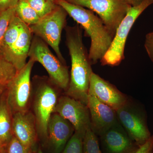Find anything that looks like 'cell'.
Segmentation results:
<instances>
[{"mask_svg": "<svg viewBox=\"0 0 153 153\" xmlns=\"http://www.w3.org/2000/svg\"><path fill=\"white\" fill-rule=\"evenodd\" d=\"M140 15L134 7H131L118 27L112 43L100 62L102 66H118L125 58L127 38L134 23Z\"/></svg>", "mask_w": 153, "mask_h": 153, "instance_id": "obj_10", "label": "cell"}, {"mask_svg": "<svg viewBox=\"0 0 153 153\" xmlns=\"http://www.w3.org/2000/svg\"><path fill=\"white\" fill-rule=\"evenodd\" d=\"M13 117L5 91L0 97V142L6 149L13 137Z\"/></svg>", "mask_w": 153, "mask_h": 153, "instance_id": "obj_17", "label": "cell"}, {"mask_svg": "<svg viewBox=\"0 0 153 153\" xmlns=\"http://www.w3.org/2000/svg\"><path fill=\"white\" fill-rule=\"evenodd\" d=\"M7 88V85L0 84V97L4 94Z\"/></svg>", "mask_w": 153, "mask_h": 153, "instance_id": "obj_30", "label": "cell"}, {"mask_svg": "<svg viewBox=\"0 0 153 153\" xmlns=\"http://www.w3.org/2000/svg\"><path fill=\"white\" fill-rule=\"evenodd\" d=\"M35 63L30 58L7 85L6 98L13 114L30 110L33 94L31 72Z\"/></svg>", "mask_w": 153, "mask_h": 153, "instance_id": "obj_5", "label": "cell"}, {"mask_svg": "<svg viewBox=\"0 0 153 153\" xmlns=\"http://www.w3.org/2000/svg\"><path fill=\"white\" fill-rule=\"evenodd\" d=\"M98 136L90 128L83 138L82 153H102Z\"/></svg>", "mask_w": 153, "mask_h": 153, "instance_id": "obj_22", "label": "cell"}, {"mask_svg": "<svg viewBox=\"0 0 153 153\" xmlns=\"http://www.w3.org/2000/svg\"><path fill=\"white\" fill-rule=\"evenodd\" d=\"M116 111L119 122L139 146L149 139L152 134L146 113L136 102L128 98L126 103Z\"/></svg>", "mask_w": 153, "mask_h": 153, "instance_id": "obj_8", "label": "cell"}, {"mask_svg": "<svg viewBox=\"0 0 153 153\" xmlns=\"http://www.w3.org/2000/svg\"><path fill=\"white\" fill-rule=\"evenodd\" d=\"M88 94L116 111L123 106L129 98L115 85L93 71L90 76Z\"/></svg>", "mask_w": 153, "mask_h": 153, "instance_id": "obj_11", "label": "cell"}, {"mask_svg": "<svg viewBox=\"0 0 153 153\" xmlns=\"http://www.w3.org/2000/svg\"><path fill=\"white\" fill-rule=\"evenodd\" d=\"M74 133V127L68 120L53 113L48 123L47 143L53 153H61Z\"/></svg>", "mask_w": 153, "mask_h": 153, "instance_id": "obj_15", "label": "cell"}, {"mask_svg": "<svg viewBox=\"0 0 153 153\" xmlns=\"http://www.w3.org/2000/svg\"><path fill=\"white\" fill-rule=\"evenodd\" d=\"M144 46L150 59L153 63V31L146 35Z\"/></svg>", "mask_w": 153, "mask_h": 153, "instance_id": "obj_26", "label": "cell"}, {"mask_svg": "<svg viewBox=\"0 0 153 153\" xmlns=\"http://www.w3.org/2000/svg\"><path fill=\"white\" fill-rule=\"evenodd\" d=\"M33 94L30 110L36 119L38 139L47 143L49 119L62 91L46 76H36L32 81Z\"/></svg>", "mask_w": 153, "mask_h": 153, "instance_id": "obj_3", "label": "cell"}, {"mask_svg": "<svg viewBox=\"0 0 153 153\" xmlns=\"http://www.w3.org/2000/svg\"><path fill=\"white\" fill-rule=\"evenodd\" d=\"M66 44L71 57L70 80L64 94L87 105L90 79L93 72L83 44L82 28L78 24L66 27Z\"/></svg>", "mask_w": 153, "mask_h": 153, "instance_id": "obj_1", "label": "cell"}, {"mask_svg": "<svg viewBox=\"0 0 153 153\" xmlns=\"http://www.w3.org/2000/svg\"><path fill=\"white\" fill-rule=\"evenodd\" d=\"M33 37L28 57L41 63L48 72L50 80L65 92L70 80L68 67L53 55L42 39L35 35Z\"/></svg>", "mask_w": 153, "mask_h": 153, "instance_id": "obj_4", "label": "cell"}, {"mask_svg": "<svg viewBox=\"0 0 153 153\" xmlns=\"http://www.w3.org/2000/svg\"><path fill=\"white\" fill-rule=\"evenodd\" d=\"M132 7H135L140 4L143 0H125Z\"/></svg>", "mask_w": 153, "mask_h": 153, "instance_id": "obj_29", "label": "cell"}, {"mask_svg": "<svg viewBox=\"0 0 153 153\" xmlns=\"http://www.w3.org/2000/svg\"><path fill=\"white\" fill-rule=\"evenodd\" d=\"M32 33L29 26L23 22L19 38L5 59L12 63L17 71L26 65L32 40Z\"/></svg>", "mask_w": 153, "mask_h": 153, "instance_id": "obj_16", "label": "cell"}, {"mask_svg": "<svg viewBox=\"0 0 153 153\" xmlns=\"http://www.w3.org/2000/svg\"><path fill=\"white\" fill-rule=\"evenodd\" d=\"M22 23L16 14L11 19L0 48L1 57L5 58L16 43L20 35Z\"/></svg>", "mask_w": 153, "mask_h": 153, "instance_id": "obj_18", "label": "cell"}, {"mask_svg": "<svg viewBox=\"0 0 153 153\" xmlns=\"http://www.w3.org/2000/svg\"><path fill=\"white\" fill-rule=\"evenodd\" d=\"M54 113L68 120L74 127V132L83 137L91 128L90 113L87 105L66 94L60 96Z\"/></svg>", "mask_w": 153, "mask_h": 153, "instance_id": "obj_9", "label": "cell"}, {"mask_svg": "<svg viewBox=\"0 0 153 153\" xmlns=\"http://www.w3.org/2000/svg\"><path fill=\"white\" fill-rule=\"evenodd\" d=\"M0 153H7V151H6L5 149L1 151V152H0Z\"/></svg>", "mask_w": 153, "mask_h": 153, "instance_id": "obj_33", "label": "cell"}, {"mask_svg": "<svg viewBox=\"0 0 153 153\" xmlns=\"http://www.w3.org/2000/svg\"><path fill=\"white\" fill-rule=\"evenodd\" d=\"M6 149H5L3 147L2 145L1 144V142H0V152L2 151V150H5Z\"/></svg>", "mask_w": 153, "mask_h": 153, "instance_id": "obj_31", "label": "cell"}, {"mask_svg": "<svg viewBox=\"0 0 153 153\" xmlns=\"http://www.w3.org/2000/svg\"><path fill=\"white\" fill-rule=\"evenodd\" d=\"M87 106L90 113L91 129L97 136L119 123L116 110L94 96L88 94Z\"/></svg>", "mask_w": 153, "mask_h": 153, "instance_id": "obj_14", "label": "cell"}, {"mask_svg": "<svg viewBox=\"0 0 153 153\" xmlns=\"http://www.w3.org/2000/svg\"><path fill=\"white\" fill-rule=\"evenodd\" d=\"M13 134L26 148L37 152L38 139L36 119L31 110L13 114Z\"/></svg>", "mask_w": 153, "mask_h": 153, "instance_id": "obj_13", "label": "cell"}, {"mask_svg": "<svg viewBox=\"0 0 153 153\" xmlns=\"http://www.w3.org/2000/svg\"><path fill=\"white\" fill-rule=\"evenodd\" d=\"M134 153H153V134L145 144L140 146Z\"/></svg>", "mask_w": 153, "mask_h": 153, "instance_id": "obj_27", "label": "cell"}, {"mask_svg": "<svg viewBox=\"0 0 153 153\" xmlns=\"http://www.w3.org/2000/svg\"><path fill=\"white\" fill-rule=\"evenodd\" d=\"M7 153H34L20 143L14 136L7 146Z\"/></svg>", "mask_w": 153, "mask_h": 153, "instance_id": "obj_25", "label": "cell"}, {"mask_svg": "<svg viewBox=\"0 0 153 153\" xmlns=\"http://www.w3.org/2000/svg\"><path fill=\"white\" fill-rule=\"evenodd\" d=\"M36 153H43V152L42 150H41V149L39 148V149H38L37 152H36Z\"/></svg>", "mask_w": 153, "mask_h": 153, "instance_id": "obj_32", "label": "cell"}, {"mask_svg": "<svg viewBox=\"0 0 153 153\" xmlns=\"http://www.w3.org/2000/svg\"><path fill=\"white\" fill-rule=\"evenodd\" d=\"M17 72L16 68L12 63L0 56V84L7 85Z\"/></svg>", "mask_w": 153, "mask_h": 153, "instance_id": "obj_21", "label": "cell"}, {"mask_svg": "<svg viewBox=\"0 0 153 153\" xmlns=\"http://www.w3.org/2000/svg\"><path fill=\"white\" fill-rule=\"evenodd\" d=\"M98 137L102 153H134L140 147L119 123Z\"/></svg>", "mask_w": 153, "mask_h": 153, "instance_id": "obj_12", "label": "cell"}, {"mask_svg": "<svg viewBox=\"0 0 153 153\" xmlns=\"http://www.w3.org/2000/svg\"><path fill=\"white\" fill-rule=\"evenodd\" d=\"M98 15L114 38L117 30L131 6L125 0H67Z\"/></svg>", "mask_w": 153, "mask_h": 153, "instance_id": "obj_7", "label": "cell"}, {"mask_svg": "<svg viewBox=\"0 0 153 153\" xmlns=\"http://www.w3.org/2000/svg\"><path fill=\"white\" fill-rule=\"evenodd\" d=\"M15 9L17 16L28 26L36 24L41 19L27 0H19Z\"/></svg>", "mask_w": 153, "mask_h": 153, "instance_id": "obj_19", "label": "cell"}, {"mask_svg": "<svg viewBox=\"0 0 153 153\" xmlns=\"http://www.w3.org/2000/svg\"><path fill=\"white\" fill-rule=\"evenodd\" d=\"M67 12L58 5L53 12L41 18L37 23L29 26L33 34L41 38L55 51L57 58L66 64L60 49L61 35L66 27Z\"/></svg>", "mask_w": 153, "mask_h": 153, "instance_id": "obj_6", "label": "cell"}, {"mask_svg": "<svg viewBox=\"0 0 153 153\" xmlns=\"http://www.w3.org/2000/svg\"><path fill=\"white\" fill-rule=\"evenodd\" d=\"M55 1L85 30L86 35L90 38L88 55L92 65L100 61L109 49L114 38L101 19L93 11L81 6L65 0Z\"/></svg>", "mask_w": 153, "mask_h": 153, "instance_id": "obj_2", "label": "cell"}, {"mask_svg": "<svg viewBox=\"0 0 153 153\" xmlns=\"http://www.w3.org/2000/svg\"><path fill=\"white\" fill-rule=\"evenodd\" d=\"M16 14L15 8L0 13V48L11 19Z\"/></svg>", "mask_w": 153, "mask_h": 153, "instance_id": "obj_24", "label": "cell"}, {"mask_svg": "<svg viewBox=\"0 0 153 153\" xmlns=\"http://www.w3.org/2000/svg\"><path fill=\"white\" fill-rule=\"evenodd\" d=\"M83 138L74 132L61 153H82Z\"/></svg>", "mask_w": 153, "mask_h": 153, "instance_id": "obj_23", "label": "cell"}, {"mask_svg": "<svg viewBox=\"0 0 153 153\" xmlns=\"http://www.w3.org/2000/svg\"><path fill=\"white\" fill-rule=\"evenodd\" d=\"M66 1H67V0H66Z\"/></svg>", "mask_w": 153, "mask_h": 153, "instance_id": "obj_35", "label": "cell"}, {"mask_svg": "<svg viewBox=\"0 0 153 153\" xmlns=\"http://www.w3.org/2000/svg\"><path fill=\"white\" fill-rule=\"evenodd\" d=\"M27 1L41 19L52 13L58 6L55 0H27Z\"/></svg>", "mask_w": 153, "mask_h": 153, "instance_id": "obj_20", "label": "cell"}, {"mask_svg": "<svg viewBox=\"0 0 153 153\" xmlns=\"http://www.w3.org/2000/svg\"><path fill=\"white\" fill-rule=\"evenodd\" d=\"M19 0H0V13L16 7Z\"/></svg>", "mask_w": 153, "mask_h": 153, "instance_id": "obj_28", "label": "cell"}, {"mask_svg": "<svg viewBox=\"0 0 153 153\" xmlns=\"http://www.w3.org/2000/svg\"><path fill=\"white\" fill-rule=\"evenodd\" d=\"M65 1H66V0H65Z\"/></svg>", "mask_w": 153, "mask_h": 153, "instance_id": "obj_34", "label": "cell"}]
</instances>
